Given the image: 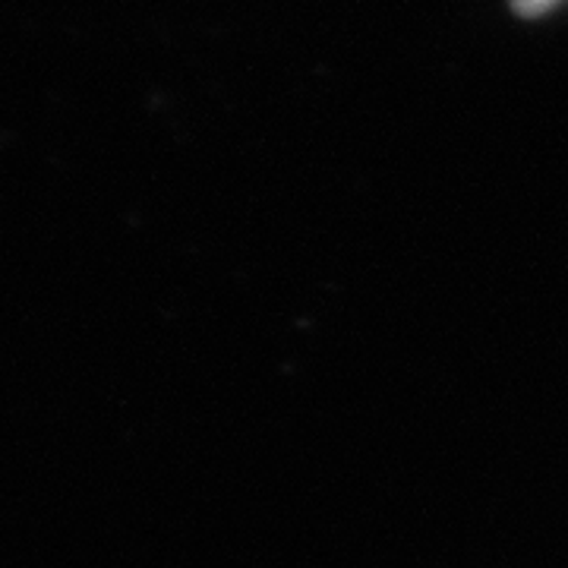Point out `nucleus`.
<instances>
[{
  "label": "nucleus",
  "instance_id": "nucleus-1",
  "mask_svg": "<svg viewBox=\"0 0 568 568\" xmlns=\"http://www.w3.org/2000/svg\"><path fill=\"white\" fill-rule=\"evenodd\" d=\"M568 0H508V10L525 22L547 20L549 13L562 10Z\"/></svg>",
  "mask_w": 568,
  "mask_h": 568
}]
</instances>
